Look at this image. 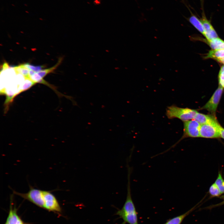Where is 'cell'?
Masks as SVG:
<instances>
[{"label":"cell","mask_w":224,"mask_h":224,"mask_svg":"<svg viewBox=\"0 0 224 224\" xmlns=\"http://www.w3.org/2000/svg\"><path fill=\"white\" fill-rule=\"evenodd\" d=\"M127 169L128 183L126 199L122 208L119 210L116 214L123 219L124 224H138V214L131 194L130 175L132 169L128 167Z\"/></svg>","instance_id":"6da1fadb"},{"label":"cell","mask_w":224,"mask_h":224,"mask_svg":"<svg viewBox=\"0 0 224 224\" xmlns=\"http://www.w3.org/2000/svg\"><path fill=\"white\" fill-rule=\"evenodd\" d=\"M198 112L195 110L172 105L167 108L166 114L169 119L176 118L184 122L194 119Z\"/></svg>","instance_id":"7a4b0ae2"},{"label":"cell","mask_w":224,"mask_h":224,"mask_svg":"<svg viewBox=\"0 0 224 224\" xmlns=\"http://www.w3.org/2000/svg\"><path fill=\"white\" fill-rule=\"evenodd\" d=\"M13 193L27 200L37 206L44 208V203L43 190L30 187L26 193H22L13 191Z\"/></svg>","instance_id":"3957f363"},{"label":"cell","mask_w":224,"mask_h":224,"mask_svg":"<svg viewBox=\"0 0 224 224\" xmlns=\"http://www.w3.org/2000/svg\"><path fill=\"white\" fill-rule=\"evenodd\" d=\"M220 125L217 121L201 124L200 130V137L205 138H220Z\"/></svg>","instance_id":"277c9868"},{"label":"cell","mask_w":224,"mask_h":224,"mask_svg":"<svg viewBox=\"0 0 224 224\" xmlns=\"http://www.w3.org/2000/svg\"><path fill=\"white\" fill-rule=\"evenodd\" d=\"M44 208L49 211L60 213L62 209L55 196L49 191L43 190Z\"/></svg>","instance_id":"5b68a950"},{"label":"cell","mask_w":224,"mask_h":224,"mask_svg":"<svg viewBox=\"0 0 224 224\" xmlns=\"http://www.w3.org/2000/svg\"><path fill=\"white\" fill-rule=\"evenodd\" d=\"M223 88L219 85L208 101L201 109L206 110L214 115L220 100Z\"/></svg>","instance_id":"8992f818"},{"label":"cell","mask_w":224,"mask_h":224,"mask_svg":"<svg viewBox=\"0 0 224 224\" xmlns=\"http://www.w3.org/2000/svg\"><path fill=\"white\" fill-rule=\"evenodd\" d=\"M8 216L5 224H24V223L18 216L16 207L11 203Z\"/></svg>","instance_id":"52a82bcc"},{"label":"cell","mask_w":224,"mask_h":224,"mask_svg":"<svg viewBox=\"0 0 224 224\" xmlns=\"http://www.w3.org/2000/svg\"><path fill=\"white\" fill-rule=\"evenodd\" d=\"M186 7L189 10L191 15L188 18H187L189 22L195 27L198 30L201 32L204 36L205 32L203 24L200 21L197 16L194 15L190 10L189 7L185 4Z\"/></svg>","instance_id":"ba28073f"},{"label":"cell","mask_w":224,"mask_h":224,"mask_svg":"<svg viewBox=\"0 0 224 224\" xmlns=\"http://www.w3.org/2000/svg\"><path fill=\"white\" fill-rule=\"evenodd\" d=\"M195 120L200 124H206L217 121V120L213 115L205 114L198 112L194 118Z\"/></svg>","instance_id":"9c48e42d"},{"label":"cell","mask_w":224,"mask_h":224,"mask_svg":"<svg viewBox=\"0 0 224 224\" xmlns=\"http://www.w3.org/2000/svg\"><path fill=\"white\" fill-rule=\"evenodd\" d=\"M197 206L196 205L185 213L169 220L164 224H181L184 218L196 208Z\"/></svg>","instance_id":"30bf717a"},{"label":"cell","mask_w":224,"mask_h":224,"mask_svg":"<svg viewBox=\"0 0 224 224\" xmlns=\"http://www.w3.org/2000/svg\"><path fill=\"white\" fill-rule=\"evenodd\" d=\"M207 43L213 50L224 49V41L219 38L208 41Z\"/></svg>","instance_id":"8fae6325"},{"label":"cell","mask_w":224,"mask_h":224,"mask_svg":"<svg viewBox=\"0 0 224 224\" xmlns=\"http://www.w3.org/2000/svg\"><path fill=\"white\" fill-rule=\"evenodd\" d=\"M200 20L203 24L204 29L205 32L204 36L206 34L214 30V29L209 21L207 18L203 10L202 12V17L201 18Z\"/></svg>","instance_id":"7c38bea8"},{"label":"cell","mask_w":224,"mask_h":224,"mask_svg":"<svg viewBox=\"0 0 224 224\" xmlns=\"http://www.w3.org/2000/svg\"><path fill=\"white\" fill-rule=\"evenodd\" d=\"M205 58H213L218 61L219 60L224 58V49L218 50H210Z\"/></svg>","instance_id":"4fadbf2b"},{"label":"cell","mask_w":224,"mask_h":224,"mask_svg":"<svg viewBox=\"0 0 224 224\" xmlns=\"http://www.w3.org/2000/svg\"><path fill=\"white\" fill-rule=\"evenodd\" d=\"M214 183L220 190L222 194L224 193V179L221 173L219 171L218 176Z\"/></svg>","instance_id":"5bb4252c"},{"label":"cell","mask_w":224,"mask_h":224,"mask_svg":"<svg viewBox=\"0 0 224 224\" xmlns=\"http://www.w3.org/2000/svg\"><path fill=\"white\" fill-rule=\"evenodd\" d=\"M13 68L17 73L21 74L25 78L30 79L29 77V69L25 67L23 64Z\"/></svg>","instance_id":"9a60e30c"},{"label":"cell","mask_w":224,"mask_h":224,"mask_svg":"<svg viewBox=\"0 0 224 224\" xmlns=\"http://www.w3.org/2000/svg\"><path fill=\"white\" fill-rule=\"evenodd\" d=\"M208 192L211 198L219 197L222 194L220 190L214 183L212 184L209 187Z\"/></svg>","instance_id":"2e32d148"},{"label":"cell","mask_w":224,"mask_h":224,"mask_svg":"<svg viewBox=\"0 0 224 224\" xmlns=\"http://www.w3.org/2000/svg\"><path fill=\"white\" fill-rule=\"evenodd\" d=\"M62 59V58H60L58 63L54 66L49 68L41 70V71L37 72L42 78L45 76L49 73L52 72L61 63Z\"/></svg>","instance_id":"e0dca14e"},{"label":"cell","mask_w":224,"mask_h":224,"mask_svg":"<svg viewBox=\"0 0 224 224\" xmlns=\"http://www.w3.org/2000/svg\"><path fill=\"white\" fill-rule=\"evenodd\" d=\"M23 64L26 68L29 70H33L36 72H37L41 71L42 70V68L44 67L43 66H33L28 63H26Z\"/></svg>","instance_id":"ac0fdd59"},{"label":"cell","mask_w":224,"mask_h":224,"mask_svg":"<svg viewBox=\"0 0 224 224\" xmlns=\"http://www.w3.org/2000/svg\"><path fill=\"white\" fill-rule=\"evenodd\" d=\"M219 83L220 86L224 88V65L221 68L219 76Z\"/></svg>","instance_id":"d6986e66"},{"label":"cell","mask_w":224,"mask_h":224,"mask_svg":"<svg viewBox=\"0 0 224 224\" xmlns=\"http://www.w3.org/2000/svg\"><path fill=\"white\" fill-rule=\"evenodd\" d=\"M219 198L223 200V201L221 202H220L219 203L217 204L210 206L209 207L206 208L208 209H211L216 207H217L224 205V195L220 196V197H219Z\"/></svg>","instance_id":"ffe728a7"},{"label":"cell","mask_w":224,"mask_h":224,"mask_svg":"<svg viewBox=\"0 0 224 224\" xmlns=\"http://www.w3.org/2000/svg\"><path fill=\"white\" fill-rule=\"evenodd\" d=\"M219 130L220 138L224 139V128L220 125L219 126Z\"/></svg>","instance_id":"44dd1931"},{"label":"cell","mask_w":224,"mask_h":224,"mask_svg":"<svg viewBox=\"0 0 224 224\" xmlns=\"http://www.w3.org/2000/svg\"><path fill=\"white\" fill-rule=\"evenodd\" d=\"M218 61L224 64V58L219 60Z\"/></svg>","instance_id":"7402d4cb"},{"label":"cell","mask_w":224,"mask_h":224,"mask_svg":"<svg viewBox=\"0 0 224 224\" xmlns=\"http://www.w3.org/2000/svg\"><path fill=\"white\" fill-rule=\"evenodd\" d=\"M25 12L28 13H29V12L27 11H25Z\"/></svg>","instance_id":"603a6c76"},{"label":"cell","mask_w":224,"mask_h":224,"mask_svg":"<svg viewBox=\"0 0 224 224\" xmlns=\"http://www.w3.org/2000/svg\"><path fill=\"white\" fill-rule=\"evenodd\" d=\"M24 5L26 7H27L28 6V5L26 4H24Z\"/></svg>","instance_id":"cb8c5ba5"},{"label":"cell","mask_w":224,"mask_h":224,"mask_svg":"<svg viewBox=\"0 0 224 224\" xmlns=\"http://www.w3.org/2000/svg\"><path fill=\"white\" fill-rule=\"evenodd\" d=\"M12 6H14V7L15 6V5H14V4H12Z\"/></svg>","instance_id":"d4e9b609"},{"label":"cell","mask_w":224,"mask_h":224,"mask_svg":"<svg viewBox=\"0 0 224 224\" xmlns=\"http://www.w3.org/2000/svg\"><path fill=\"white\" fill-rule=\"evenodd\" d=\"M24 224H26L24 223Z\"/></svg>","instance_id":"484cf974"}]
</instances>
